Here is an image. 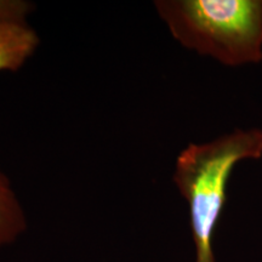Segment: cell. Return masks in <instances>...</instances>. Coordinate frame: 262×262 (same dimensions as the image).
I'll return each instance as SVG.
<instances>
[{"label": "cell", "instance_id": "cell-1", "mask_svg": "<svg viewBox=\"0 0 262 262\" xmlns=\"http://www.w3.org/2000/svg\"><path fill=\"white\" fill-rule=\"evenodd\" d=\"M262 158V129H234L205 142L189 143L179 153L172 182L188 205L194 262H216L214 234L239 163Z\"/></svg>", "mask_w": 262, "mask_h": 262}, {"label": "cell", "instance_id": "cell-2", "mask_svg": "<svg viewBox=\"0 0 262 262\" xmlns=\"http://www.w3.org/2000/svg\"><path fill=\"white\" fill-rule=\"evenodd\" d=\"M181 47L226 67L262 62V0H157Z\"/></svg>", "mask_w": 262, "mask_h": 262}, {"label": "cell", "instance_id": "cell-3", "mask_svg": "<svg viewBox=\"0 0 262 262\" xmlns=\"http://www.w3.org/2000/svg\"><path fill=\"white\" fill-rule=\"evenodd\" d=\"M40 44L28 24L0 25V72H17L35 54Z\"/></svg>", "mask_w": 262, "mask_h": 262}, {"label": "cell", "instance_id": "cell-4", "mask_svg": "<svg viewBox=\"0 0 262 262\" xmlns=\"http://www.w3.org/2000/svg\"><path fill=\"white\" fill-rule=\"evenodd\" d=\"M26 211L9 176L0 166V248L15 243L27 231Z\"/></svg>", "mask_w": 262, "mask_h": 262}, {"label": "cell", "instance_id": "cell-5", "mask_svg": "<svg viewBox=\"0 0 262 262\" xmlns=\"http://www.w3.org/2000/svg\"><path fill=\"white\" fill-rule=\"evenodd\" d=\"M34 4L25 0H0V25H26Z\"/></svg>", "mask_w": 262, "mask_h": 262}]
</instances>
